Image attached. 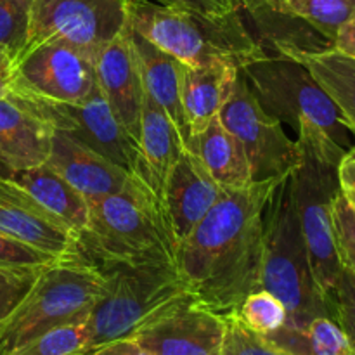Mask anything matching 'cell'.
<instances>
[{"instance_id":"1","label":"cell","mask_w":355,"mask_h":355,"mask_svg":"<svg viewBox=\"0 0 355 355\" xmlns=\"http://www.w3.org/2000/svg\"><path fill=\"white\" fill-rule=\"evenodd\" d=\"M281 180H260L225 191L196 229L175 246L177 270L201 307L225 318L260 288L266 214Z\"/></svg>"},{"instance_id":"2","label":"cell","mask_w":355,"mask_h":355,"mask_svg":"<svg viewBox=\"0 0 355 355\" xmlns=\"http://www.w3.org/2000/svg\"><path fill=\"white\" fill-rule=\"evenodd\" d=\"M130 26L184 66L229 62L238 68L266 54L243 10L211 16L149 0H128Z\"/></svg>"},{"instance_id":"3","label":"cell","mask_w":355,"mask_h":355,"mask_svg":"<svg viewBox=\"0 0 355 355\" xmlns=\"http://www.w3.org/2000/svg\"><path fill=\"white\" fill-rule=\"evenodd\" d=\"M83 253L99 267L175 262V243L159 201L132 173L116 193L92 201Z\"/></svg>"},{"instance_id":"4","label":"cell","mask_w":355,"mask_h":355,"mask_svg":"<svg viewBox=\"0 0 355 355\" xmlns=\"http://www.w3.org/2000/svg\"><path fill=\"white\" fill-rule=\"evenodd\" d=\"M103 295L87 314L89 352L114 340L134 338L141 329L191 298L175 262L101 267Z\"/></svg>"},{"instance_id":"5","label":"cell","mask_w":355,"mask_h":355,"mask_svg":"<svg viewBox=\"0 0 355 355\" xmlns=\"http://www.w3.org/2000/svg\"><path fill=\"white\" fill-rule=\"evenodd\" d=\"M260 288L279 298L290 326L331 318V305L312 272L311 257L295 208L290 175L277 184L266 214Z\"/></svg>"},{"instance_id":"6","label":"cell","mask_w":355,"mask_h":355,"mask_svg":"<svg viewBox=\"0 0 355 355\" xmlns=\"http://www.w3.org/2000/svg\"><path fill=\"white\" fill-rule=\"evenodd\" d=\"M104 283L103 269L87 255L45 267L30 293L0 321V355H16L55 326L85 318Z\"/></svg>"},{"instance_id":"7","label":"cell","mask_w":355,"mask_h":355,"mask_svg":"<svg viewBox=\"0 0 355 355\" xmlns=\"http://www.w3.org/2000/svg\"><path fill=\"white\" fill-rule=\"evenodd\" d=\"M297 142L300 163L290 175L291 193L312 272L329 302L342 270L333 234V203L342 191L338 165L347 151L322 135H300Z\"/></svg>"},{"instance_id":"8","label":"cell","mask_w":355,"mask_h":355,"mask_svg":"<svg viewBox=\"0 0 355 355\" xmlns=\"http://www.w3.org/2000/svg\"><path fill=\"white\" fill-rule=\"evenodd\" d=\"M239 69L263 110L290 125L297 137L322 135L347 153L354 148L342 113L304 62L263 54Z\"/></svg>"},{"instance_id":"9","label":"cell","mask_w":355,"mask_h":355,"mask_svg":"<svg viewBox=\"0 0 355 355\" xmlns=\"http://www.w3.org/2000/svg\"><path fill=\"white\" fill-rule=\"evenodd\" d=\"M218 118L241 142L255 182L286 179L300 163L297 139L288 137L283 121L263 110L241 69Z\"/></svg>"},{"instance_id":"10","label":"cell","mask_w":355,"mask_h":355,"mask_svg":"<svg viewBox=\"0 0 355 355\" xmlns=\"http://www.w3.org/2000/svg\"><path fill=\"white\" fill-rule=\"evenodd\" d=\"M128 24V0H31L24 51L62 40L96 55Z\"/></svg>"},{"instance_id":"11","label":"cell","mask_w":355,"mask_h":355,"mask_svg":"<svg viewBox=\"0 0 355 355\" xmlns=\"http://www.w3.org/2000/svg\"><path fill=\"white\" fill-rule=\"evenodd\" d=\"M7 90L51 103H82L97 90L94 55L68 42H42L14 62Z\"/></svg>"},{"instance_id":"12","label":"cell","mask_w":355,"mask_h":355,"mask_svg":"<svg viewBox=\"0 0 355 355\" xmlns=\"http://www.w3.org/2000/svg\"><path fill=\"white\" fill-rule=\"evenodd\" d=\"M14 96L40 114L55 132L82 142L127 172H135L137 141L121 125L99 89L82 103H51L21 94Z\"/></svg>"},{"instance_id":"13","label":"cell","mask_w":355,"mask_h":355,"mask_svg":"<svg viewBox=\"0 0 355 355\" xmlns=\"http://www.w3.org/2000/svg\"><path fill=\"white\" fill-rule=\"evenodd\" d=\"M0 232L54 259L85 255L80 236L10 177H0Z\"/></svg>"},{"instance_id":"14","label":"cell","mask_w":355,"mask_h":355,"mask_svg":"<svg viewBox=\"0 0 355 355\" xmlns=\"http://www.w3.org/2000/svg\"><path fill=\"white\" fill-rule=\"evenodd\" d=\"M225 318L201 307L193 297L134 336L148 355H220Z\"/></svg>"},{"instance_id":"15","label":"cell","mask_w":355,"mask_h":355,"mask_svg":"<svg viewBox=\"0 0 355 355\" xmlns=\"http://www.w3.org/2000/svg\"><path fill=\"white\" fill-rule=\"evenodd\" d=\"M224 194L225 191L208 175L201 159L184 149L166 179L159 201L175 246L196 229Z\"/></svg>"},{"instance_id":"16","label":"cell","mask_w":355,"mask_h":355,"mask_svg":"<svg viewBox=\"0 0 355 355\" xmlns=\"http://www.w3.org/2000/svg\"><path fill=\"white\" fill-rule=\"evenodd\" d=\"M97 89L128 134L137 141L144 104V85L132 44L130 24L94 55Z\"/></svg>"},{"instance_id":"17","label":"cell","mask_w":355,"mask_h":355,"mask_svg":"<svg viewBox=\"0 0 355 355\" xmlns=\"http://www.w3.org/2000/svg\"><path fill=\"white\" fill-rule=\"evenodd\" d=\"M54 128L14 94L0 96V159L12 172L45 165Z\"/></svg>"},{"instance_id":"18","label":"cell","mask_w":355,"mask_h":355,"mask_svg":"<svg viewBox=\"0 0 355 355\" xmlns=\"http://www.w3.org/2000/svg\"><path fill=\"white\" fill-rule=\"evenodd\" d=\"M47 165L64 177L89 203L120 191L132 175L94 149L55 130Z\"/></svg>"},{"instance_id":"19","label":"cell","mask_w":355,"mask_h":355,"mask_svg":"<svg viewBox=\"0 0 355 355\" xmlns=\"http://www.w3.org/2000/svg\"><path fill=\"white\" fill-rule=\"evenodd\" d=\"M184 142L165 111L144 97L137 137V165L134 175L162 201L166 179L184 151Z\"/></svg>"},{"instance_id":"20","label":"cell","mask_w":355,"mask_h":355,"mask_svg":"<svg viewBox=\"0 0 355 355\" xmlns=\"http://www.w3.org/2000/svg\"><path fill=\"white\" fill-rule=\"evenodd\" d=\"M132 44L141 69L144 94L166 113L179 132L184 148L191 149V137L187 130L182 107V78L184 64L173 55L156 47L144 37L135 33L130 26Z\"/></svg>"},{"instance_id":"21","label":"cell","mask_w":355,"mask_h":355,"mask_svg":"<svg viewBox=\"0 0 355 355\" xmlns=\"http://www.w3.org/2000/svg\"><path fill=\"white\" fill-rule=\"evenodd\" d=\"M239 68L229 62L184 66L182 107L193 151L194 139L220 114L238 78Z\"/></svg>"},{"instance_id":"22","label":"cell","mask_w":355,"mask_h":355,"mask_svg":"<svg viewBox=\"0 0 355 355\" xmlns=\"http://www.w3.org/2000/svg\"><path fill=\"white\" fill-rule=\"evenodd\" d=\"M10 179L31 194L45 210L82 238L89 224L90 205L51 165L14 172ZM82 241V239H80Z\"/></svg>"},{"instance_id":"23","label":"cell","mask_w":355,"mask_h":355,"mask_svg":"<svg viewBox=\"0 0 355 355\" xmlns=\"http://www.w3.org/2000/svg\"><path fill=\"white\" fill-rule=\"evenodd\" d=\"M193 153L224 191L241 189L255 182L241 142L224 127L218 116L194 139Z\"/></svg>"},{"instance_id":"24","label":"cell","mask_w":355,"mask_h":355,"mask_svg":"<svg viewBox=\"0 0 355 355\" xmlns=\"http://www.w3.org/2000/svg\"><path fill=\"white\" fill-rule=\"evenodd\" d=\"M266 338L290 355H354L349 338L331 318H318L302 328L284 324Z\"/></svg>"},{"instance_id":"25","label":"cell","mask_w":355,"mask_h":355,"mask_svg":"<svg viewBox=\"0 0 355 355\" xmlns=\"http://www.w3.org/2000/svg\"><path fill=\"white\" fill-rule=\"evenodd\" d=\"M300 62L311 69L319 85L331 97L355 137V59L328 51L307 55Z\"/></svg>"},{"instance_id":"26","label":"cell","mask_w":355,"mask_h":355,"mask_svg":"<svg viewBox=\"0 0 355 355\" xmlns=\"http://www.w3.org/2000/svg\"><path fill=\"white\" fill-rule=\"evenodd\" d=\"M260 6H269L304 21L331 42L340 28L355 17V0H267Z\"/></svg>"},{"instance_id":"27","label":"cell","mask_w":355,"mask_h":355,"mask_svg":"<svg viewBox=\"0 0 355 355\" xmlns=\"http://www.w3.org/2000/svg\"><path fill=\"white\" fill-rule=\"evenodd\" d=\"M85 318L55 326L21 349L16 355H83L89 349Z\"/></svg>"},{"instance_id":"28","label":"cell","mask_w":355,"mask_h":355,"mask_svg":"<svg viewBox=\"0 0 355 355\" xmlns=\"http://www.w3.org/2000/svg\"><path fill=\"white\" fill-rule=\"evenodd\" d=\"M232 315L253 333L266 336L283 328L288 321V312L283 302L263 288L250 293Z\"/></svg>"},{"instance_id":"29","label":"cell","mask_w":355,"mask_h":355,"mask_svg":"<svg viewBox=\"0 0 355 355\" xmlns=\"http://www.w3.org/2000/svg\"><path fill=\"white\" fill-rule=\"evenodd\" d=\"M31 0H0V51L14 62L26 47Z\"/></svg>"},{"instance_id":"30","label":"cell","mask_w":355,"mask_h":355,"mask_svg":"<svg viewBox=\"0 0 355 355\" xmlns=\"http://www.w3.org/2000/svg\"><path fill=\"white\" fill-rule=\"evenodd\" d=\"M220 355H290L266 336L253 333L236 315H225V336Z\"/></svg>"},{"instance_id":"31","label":"cell","mask_w":355,"mask_h":355,"mask_svg":"<svg viewBox=\"0 0 355 355\" xmlns=\"http://www.w3.org/2000/svg\"><path fill=\"white\" fill-rule=\"evenodd\" d=\"M54 263V262H52ZM51 266V263H49ZM42 267H3L0 266V321L30 293L42 276Z\"/></svg>"},{"instance_id":"32","label":"cell","mask_w":355,"mask_h":355,"mask_svg":"<svg viewBox=\"0 0 355 355\" xmlns=\"http://www.w3.org/2000/svg\"><path fill=\"white\" fill-rule=\"evenodd\" d=\"M333 234L340 263L355 276V214L343 191L333 203Z\"/></svg>"},{"instance_id":"33","label":"cell","mask_w":355,"mask_h":355,"mask_svg":"<svg viewBox=\"0 0 355 355\" xmlns=\"http://www.w3.org/2000/svg\"><path fill=\"white\" fill-rule=\"evenodd\" d=\"M329 305H331L333 319L347 335L355 355V276L345 267H342L338 279L333 286Z\"/></svg>"},{"instance_id":"34","label":"cell","mask_w":355,"mask_h":355,"mask_svg":"<svg viewBox=\"0 0 355 355\" xmlns=\"http://www.w3.org/2000/svg\"><path fill=\"white\" fill-rule=\"evenodd\" d=\"M62 259L42 253L31 246L23 245L16 239L0 232V266L3 267H42Z\"/></svg>"},{"instance_id":"35","label":"cell","mask_w":355,"mask_h":355,"mask_svg":"<svg viewBox=\"0 0 355 355\" xmlns=\"http://www.w3.org/2000/svg\"><path fill=\"white\" fill-rule=\"evenodd\" d=\"M149 2L196 10V12L211 14V16L243 10V0H149Z\"/></svg>"},{"instance_id":"36","label":"cell","mask_w":355,"mask_h":355,"mask_svg":"<svg viewBox=\"0 0 355 355\" xmlns=\"http://www.w3.org/2000/svg\"><path fill=\"white\" fill-rule=\"evenodd\" d=\"M83 355H148L142 350V347L134 338L114 340V342L103 343L99 347H94Z\"/></svg>"},{"instance_id":"37","label":"cell","mask_w":355,"mask_h":355,"mask_svg":"<svg viewBox=\"0 0 355 355\" xmlns=\"http://www.w3.org/2000/svg\"><path fill=\"white\" fill-rule=\"evenodd\" d=\"M333 51L355 59V17L343 24L333 40Z\"/></svg>"},{"instance_id":"38","label":"cell","mask_w":355,"mask_h":355,"mask_svg":"<svg viewBox=\"0 0 355 355\" xmlns=\"http://www.w3.org/2000/svg\"><path fill=\"white\" fill-rule=\"evenodd\" d=\"M338 179L342 189H349L355 193V146L343 156L338 165Z\"/></svg>"},{"instance_id":"39","label":"cell","mask_w":355,"mask_h":355,"mask_svg":"<svg viewBox=\"0 0 355 355\" xmlns=\"http://www.w3.org/2000/svg\"><path fill=\"white\" fill-rule=\"evenodd\" d=\"M10 69H12V61H10V58L6 52L0 51V75H2L3 78H9Z\"/></svg>"},{"instance_id":"40","label":"cell","mask_w":355,"mask_h":355,"mask_svg":"<svg viewBox=\"0 0 355 355\" xmlns=\"http://www.w3.org/2000/svg\"><path fill=\"white\" fill-rule=\"evenodd\" d=\"M267 0H243V10L250 9V7L260 6V3H266Z\"/></svg>"},{"instance_id":"41","label":"cell","mask_w":355,"mask_h":355,"mask_svg":"<svg viewBox=\"0 0 355 355\" xmlns=\"http://www.w3.org/2000/svg\"><path fill=\"white\" fill-rule=\"evenodd\" d=\"M12 173H14L12 170H10L9 166L0 159V177H12Z\"/></svg>"},{"instance_id":"42","label":"cell","mask_w":355,"mask_h":355,"mask_svg":"<svg viewBox=\"0 0 355 355\" xmlns=\"http://www.w3.org/2000/svg\"><path fill=\"white\" fill-rule=\"evenodd\" d=\"M342 191H343V194H345L347 200H349L350 207H352V210L355 214V193H354V191H349V189H342Z\"/></svg>"},{"instance_id":"43","label":"cell","mask_w":355,"mask_h":355,"mask_svg":"<svg viewBox=\"0 0 355 355\" xmlns=\"http://www.w3.org/2000/svg\"><path fill=\"white\" fill-rule=\"evenodd\" d=\"M6 92H7V78H3V76L0 75V96Z\"/></svg>"}]
</instances>
